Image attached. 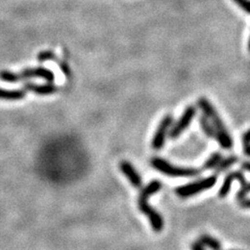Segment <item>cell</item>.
<instances>
[{
	"label": "cell",
	"mask_w": 250,
	"mask_h": 250,
	"mask_svg": "<svg viewBox=\"0 0 250 250\" xmlns=\"http://www.w3.org/2000/svg\"><path fill=\"white\" fill-rule=\"evenodd\" d=\"M163 187V184L161 181H152L151 183L148 184L144 189L141 191L138 199V207L141 213L147 216L148 220L150 222V225L152 229L155 232H160L164 229V220L161 216V214L155 210L148 203V199H149L152 195L158 193Z\"/></svg>",
	"instance_id": "obj_1"
},
{
	"label": "cell",
	"mask_w": 250,
	"mask_h": 250,
	"mask_svg": "<svg viewBox=\"0 0 250 250\" xmlns=\"http://www.w3.org/2000/svg\"><path fill=\"white\" fill-rule=\"evenodd\" d=\"M197 105L202 111V114H205L214 125L215 130H216L215 139L218 141L219 145H220L223 149H228V150L231 149L233 146L232 139L229 135L228 128H226V126L224 125L220 115L218 114L214 105L205 97L198 98Z\"/></svg>",
	"instance_id": "obj_2"
},
{
	"label": "cell",
	"mask_w": 250,
	"mask_h": 250,
	"mask_svg": "<svg viewBox=\"0 0 250 250\" xmlns=\"http://www.w3.org/2000/svg\"><path fill=\"white\" fill-rule=\"evenodd\" d=\"M151 165L155 170L170 177H196L201 173L198 168L174 166L162 158H153Z\"/></svg>",
	"instance_id": "obj_3"
},
{
	"label": "cell",
	"mask_w": 250,
	"mask_h": 250,
	"mask_svg": "<svg viewBox=\"0 0 250 250\" xmlns=\"http://www.w3.org/2000/svg\"><path fill=\"white\" fill-rule=\"evenodd\" d=\"M217 184V175L213 174L208 177L199 179V181L194 182L192 184H188L185 186H181L175 189V193L178 197L181 198H189L195 196L203 191L212 189Z\"/></svg>",
	"instance_id": "obj_4"
},
{
	"label": "cell",
	"mask_w": 250,
	"mask_h": 250,
	"mask_svg": "<svg viewBox=\"0 0 250 250\" xmlns=\"http://www.w3.org/2000/svg\"><path fill=\"white\" fill-rule=\"evenodd\" d=\"M196 114H197L196 106L194 105L187 106L182 116L179 117V119L174 124H172L169 131L170 138L177 139L179 136H181L183 132L190 126L191 122L194 120L195 117H196Z\"/></svg>",
	"instance_id": "obj_5"
},
{
	"label": "cell",
	"mask_w": 250,
	"mask_h": 250,
	"mask_svg": "<svg viewBox=\"0 0 250 250\" xmlns=\"http://www.w3.org/2000/svg\"><path fill=\"white\" fill-rule=\"evenodd\" d=\"M172 124H173V116L172 115H166L162 119L151 141V146L154 150H161L163 146L165 145L166 138L168 132L170 131Z\"/></svg>",
	"instance_id": "obj_6"
},
{
	"label": "cell",
	"mask_w": 250,
	"mask_h": 250,
	"mask_svg": "<svg viewBox=\"0 0 250 250\" xmlns=\"http://www.w3.org/2000/svg\"><path fill=\"white\" fill-rule=\"evenodd\" d=\"M233 181H238L240 183L241 186H243L244 184H246V178L243 174L242 171H233V172H229V174H226V176L224 177V181L222 186L220 187L218 192V196L219 198H225L230 192V188H231V184Z\"/></svg>",
	"instance_id": "obj_7"
},
{
	"label": "cell",
	"mask_w": 250,
	"mask_h": 250,
	"mask_svg": "<svg viewBox=\"0 0 250 250\" xmlns=\"http://www.w3.org/2000/svg\"><path fill=\"white\" fill-rule=\"evenodd\" d=\"M23 81L29 80V78H42L47 83H53L54 74L49 69L44 67H36V68H26L20 72Z\"/></svg>",
	"instance_id": "obj_8"
},
{
	"label": "cell",
	"mask_w": 250,
	"mask_h": 250,
	"mask_svg": "<svg viewBox=\"0 0 250 250\" xmlns=\"http://www.w3.org/2000/svg\"><path fill=\"white\" fill-rule=\"evenodd\" d=\"M23 90H25L26 92L35 93L37 95H40V96H47V95L56 94L59 91V88L52 83H48L45 84H37L34 83L27 82L23 84Z\"/></svg>",
	"instance_id": "obj_9"
},
{
	"label": "cell",
	"mask_w": 250,
	"mask_h": 250,
	"mask_svg": "<svg viewBox=\"0 0 250 250\" xmlns=\"http://www.w3.org/2000/svg\"><path fill=\"white\" fill-rule=\"evenodd\" d=\"M120 170L123 173V175L128 179V182L130 183V185L132 187L137 188V189L142 187V185H143L142 177L140 176L139 172L135 169V167L132 166L129 162H126V161L121 162L120 163Z\"/></svg>",
	"instance_id": "obj_10"
},
{
	"label": "cell",
	"mask_w": 250,
	"mask_h": 250,
	"mask_svg": "<svg viewBox=\"0 0 250 250\" xmlns=\"http://www.w3.org/2000/svg\"><path fill=\"white\" fill-rule=\"evenodd\" d=\"M26 96V91L20 90H6L0 88V99L6 101H18Z\"/></svg>",
	"instance_id": "obj_11"
},
{
	"label": "cell",
	"mask_w": 250,
	"mask_h": 250,
	"mask_svg": "<svg viewBox=\"0 0 250 250\" xmlns=\"http://www.w3.org/2000/svg\"><path fill=\"white\" fill-rule=\"evenodd\" d=\"M198 121H199L201 129L203 130V132H205L207 137H208V138H215L216 137V130H215L214 125L212 124V122L209 121V119L205 114L200 115Z\"/></svg>",
	"instance_id": "obj_12"
},
{
	"label": "cell",
	"mask_w": 250,
	"mask_h": 250,
	"mask_svg": "<svg viewBox=\"0 0 250 250\" xmlns=\"http://www.w3.org/2000/svg\"><path fill=\"white\" fill-rule=\"evenodd\" d=\"M237 162H238V156H236V155H229V156H228V158L222 159L220 161V163L217 165V167L214 169L215 175H218V174L222 173V172H225L226 170H229Z\"/></svg>",
	"instance_id": "obj_13"
},
{
	"label": "cell",
	"mask_w": 250,
	"mask_h": 250,
	"mask_svg": "<svg viewBox=\"0 0 250 250\" xmlns=\"http://www.w3.org/2000/svg\"><path fill=\"white\" fill-rule=\"evenodd\" d=\"M199 241L206 247H208L210 250H222V245L220 243V241L212 236H209V234H201Z\"/></svg>",
	"instance_id": "obj_14"
},
{
	"label": "cell",
	"mask_w": 250,
	"mask_h": 250,
	"mask_svg": "<svg viewBox=\"0 0 250 250\" xmlns=\"http://www.w3.org/2000/svg\"><path fill=\"white\" fill-rule=\"evenodd\" d=\"M223 159V156L221 152H214L213 154H210L209 158L203 164V169L205 170H214L220 161Z\"/></svg>",
	"instance_id": "obj_15"
},
{
	"label": "cell",
	"mask_w": 250,
	"mask_h": 250,
	"mask_svg": "<svg viewBox=\"0 0 250 250\" xmlns=\"http://www.w3.org/2000/svg\"><path fill=\"white\" fill-rule=\"evenodd\" d=\"M0 80L5 83H13L23 81V78L20 73H15L12 71H7V70H2V71H0Z\"/></svg>",
	"instance_id": "obj_16"
},
{
	"label": "cell",
	"mask_w": 250,
	"mask_h": 250,
	"mask_svg": "<svg viewBox=\"0 0 250 250\" xmlns=\"http://www.w3.org/2000/svg\"><path fill=\"white\" fill-rule=\"evenodd\" d=\"M38 62H44L47 61H54V62H58L59 60L57 59V56L54 54L52 51L50 50H46V51H41L40 53L38 54Z\"/></svg>",
	"instance_id": "obj_17"
},
{
	"label": "cell",
	"mask_w": 250,
	"mask_h": 250,
	"mask_svg": "<svg viewBox=\"0 0 250 250\" xmlns=\"http://www.w3.org/2000/svg\"><path fill=\"white\" fill-rule=\"evenodd\" d=\"M249 194H250V183H246V184H244L243 186H241L240 190L238 191L237 196H236V197H237V200L239 201V200H241V199H243V198L247 197Z\"/></svg>",
	"instance_id": "obj_18"
},
{
	"label": "cell",
	"mask_w": 250,
	"mask_h": 250,
	"mask_svg": "<svg viewBox=\"0 0 250 250\" xmlns=\"http://www.w3.org/2000/svg\"><path fill=\"white\" fill-rule=\"evenodd\" d=\"M243 142V151L247 156H250V129H248L242 138Z\"/></svg>",
	"instance_id": "obj_19"
},
{
	"label": "cell",
	"mask_w": 250,
	"mask_h": 250,
	"mask_svg": "<svg viewBox=\"0 0 250 250\" xmlns=\"http://www.w3.org/2000/svg\"><path fill=\"white\" fill-rule=\"evenodd\" d=\"M242 11L250 14V0H232Z\"/></svg>",
	"instance_id": "obj_20"
},
{
	"label": "cell",
	"mask_w": 250,
	"mask_h": 250,
	"mask_svg": "<svg viewBox=\"0 0 250 250\" xmlns=\"http://www.w3.org/2000/svg\"><path fill=\"white\" fill-rule=\"evenodd\" d=\"M57 62L60 65V68H61V70L62 71V73L65 74V76L68 77V78L71 77V69H70V67H69V65L67 64V62H62V61H58Z\"/></svg>",
	"instance_id": "obj_21"
},
{
	"label": "cell",
	"mask_w": 250,
	"mask_h": 250,
	"mask_svg": "<svg viewBox=\"0 0 250 250\" xmlns=\"http://www.w3.org/2000/svg\"><path fill=\"white\" fill-rule=\"evenodd\" d=\"M191 250H206V246L199 240L194 241L191 244Z\"/></svg>",
	"instance_id": "obj_22"
},
{
	"label": "cell",
	"mask_w": 250,
	"mask_h": 250,
	"mask_svg": "<svg viewBox=\"0 0 250 250\" xmlns=\"http://www.w3.org/2000/svg\"><path fill=\"white\" fill-rule=\"evenodd\" d=\"M238 202H239V205H240V207H241L242 208H244V209H250V198L245 197V198H243V199L239 200Z\"/></svg>",
	"instance_id": "obj_23"
},
{
	"label": "cell",
	"mask_w": 250,
	"mask_h": 250,
	"mask_svg": "<svg viewBox=\"0 0 250 250\" xmlns=\"http://www.w3.org/2000/svg\"><path fill=\"white\" fill-rule=\"evenodd\" d=\"M242 169L250 172V162H244L243 164H242Z\"/></svg>",
	"instance_id": "obj_24"
},
{
	"label": "cell",
	"mask_w": 250,
	"mask_h": 250,
	"mask_svg": "<svg viewBox=\"0 0 250 250\" xmlns=\"http://www.w3.org/2000/svg\"><path fill=\"white\" fill-rule=\"evenodd\" d=\"M248 51L250 52V37H249V40H248Z\"/></svg>",
	"instance_id": "obj_25"
}]
</instances>
